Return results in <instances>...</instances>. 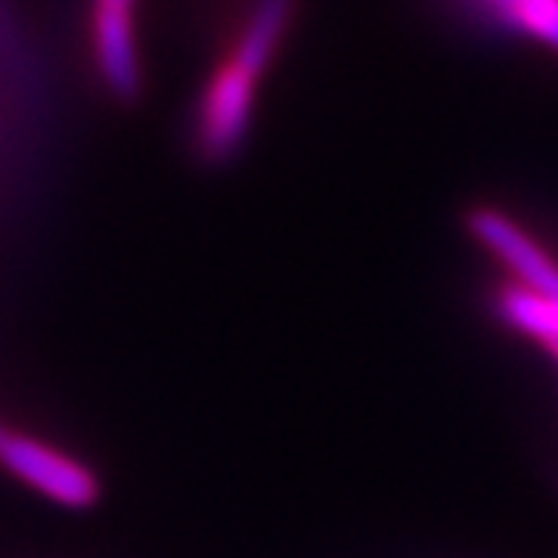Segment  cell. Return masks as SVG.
I'll list each match as a JSON object with an SVG mask.
<instances>
[{"mask_svg": "<svg viewBox=\"0 0 558 558\" xmlns=\"http://www.w3.org/2000/svg\"><path fill=\"white\" fill-rule=\"evenodd\" d=\"M469 227L490 252H497L499 258L509 264L512 274H519L524 289L546 295V299H558V264L521 230L515 220L499 215L494 208H478L469 218Z\"/></svg>", "mask_w": 558, "mask_h": 558, "instance_id": "5b68a950", "label": "cell"}, {"mask_svg": "<svg viewBox=\"0 0 558 558\" xmlns=\"http://www.w3.org/2000/svg\"><path fill=\"white\" fill-rule=\"evenodd\" d=\"M260 81L230 53L211 69L193 106L190 143L205 165H227L236 159L252 134Z\"/></svg>", "mask_w": 558, "mask_h": 558, "instance_id": "6da1fadb", "label": "cell"}, {"mask_svg": "<svg viewBox=\"0 0 558 558\" xmlns=\"http://www.w3.org/2000/svg\"><path fill=\"white\" fill-rule=\"evenodd\" d=\"M465 35L527 44L558 60V0H432Z\"/></svg>", "mask_w": 558, "mask_h": 558, "instance_id": "7a4b0ae2", "label": "cell"}, {"mask_svg": "<svg viewBox=\"0 0 558 558\" xmlns=\"http://www.w3.org/2000/svg\"><path fill=\"white\" fill-rule=\"evenodd\" d=\"M94 60L102 84L121 102L140 100L143 62H140L134 10L94 3Z\"/></svg>", "mask_w": 558, "mask_h": 558, "instance_id": "277c9868", "label": "cell"}, {"mask_svg": "<svg viewBox=\"0 0 558 558\" xmlns=\"http://www.w3.org/2000/svg\"><path fill=\"white\" fill-rule=\"evenodd\" d=\"M0 462L28 487L65 509H90L100 499V481L87 465L38 438L10 432L0 444Z\"/></svg>", "mask_w": 558, "mask_h": 558, "instance_id": "3957f363", "label": "cell"}, {"mask_svg": "<svg viewBox=\"0 0 558 558\" xmlns=\"http://www.w3.org/2000/svg\"><path fill=\"white\" fill-rule=\"evenodd\" d=\"M499 314L543 348L558 344V299L537 295L524 286H506L499 295Z\"/></svg>", "mask_w": 558, "mask_h": 558, "instance_id": "8992f818", "label": "cell"}, {"mask_svg": "<svg viewBox=\"0 0 558 558\" xmlns=\"http://www.w3.org/2000/svg\"><path fill=\"white\" fill-rule=\"evenodd\" d=\"M7 435H10V432H7V428H3V425H0V444H3V440H7Z\"/></svg>", "mask_w": 558, "mask_h": 558, "instance_id": "ba28073f", "label": "cell"}, {"mask_svg": "<svg viewBox=\"0 0 558 558\" xmlns=\"http://www.w3.org/2000/svg\"><path fill=\"white\" fill-rule=\"evenodd\" d=\"M94 3H109V7H124V10H134L137 0H94Z\"/></svg>", "mask_w": 558, "mask_h": 558, "instance_id": "52a82bcc", "label": "cell"}]
</instances>
